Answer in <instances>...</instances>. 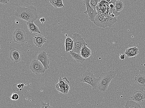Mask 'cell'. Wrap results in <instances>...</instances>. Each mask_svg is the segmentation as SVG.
Returning a JSON list of instances; mask_svg holds the SVG:
<instances>
[{"label":"cell","mask_w":145,"mask_h":108,"mask_svg":"<svg viewBox=\"0 0 145 108\" xmlns=\"http://www.w3.org/2000/svg\"><path fill=\"white\" fill-rule=\"evenodd\" d=\"M15 15L17 18L27 22H34L39 18L37 9L32 5L25 7L18 6L17 8Z\"/></svg>","instance_id":"obj_1"},{"label":"cell","mask_w":145,"mask_h":108,"mask_svg":"<svg viewBox=\"0 0 145 108\" xmlns=\"http://www.w3.org/2000/svg\"><path fill=\"white\" fill-rule=\"evenodd\" d=\"M116 75L117 72L114 71L102 73L99 78L98 88L101 91H106L111 81Z\"/></svg>","instance_id":"obj_2"},{"label":"cell","mask_w":145,"mask_h":108,"mask_svg":"<svg viewBox=\"0 0 145 108\" xmlns=\"http://www.w3.org/2000/svg\"><path fill=\"white\" fill-rule=\"evenodd\" d=\"M80 81L81 82L88 84L94 89H98L99 78H96L91 70H84L80 78Z\"/></svg>","instance_id":"obj_3"},{"label":"cell","mask_w":145,"mask_h":108,"mask_svg":"<svg viewBox=\"0 0 145 108\" xmlns=\"http://www.w3.org/2000/svg\"><path fill=\"white\" fill-rule=\"evenodd\" d=\"M72 39L74 42L72 51L80 54L83 46L85 45L87 46V44L81 35L76 33L73 34Z\"/></svg>","instance_id":"obj_4"},{"label":"cell","mask_w":145,"mask_h":108,"mask_svg":"<svg viewBox=\"0 0 145 108\" xmlns=\"http://www.w3.org/2000/svg\"><path fill=\"white\" fill-rule=\"evenodd\" d=\"M13 39L14 42L22 43L27 39V34L24 29L16 28L13 34Z\"/></svg>","instance_id":"obj_5"},{"label":"cell","mask_w":145,"mask_h":108,"mask_svg":"<svg viewBox=\"0 0 145 108\" xmlns=\"http://www.w3.org/2000/svg\"><path fill=\"white\" fill-rule=\"evenodd\" d=\"M30 70L36 75L43 74L45 72L46 70L42 64L37 59L32 60L30 66Z\"/></svg>","instance_id":"obj_6"},{"label":"cell","mask_w":145,"mask_h":108,"mask_svg":"<svg viewBox=\"0 0 145 108\" xmlns=\"http://www.w3.org/2000/svg\"><path fill=\"white\" fill-rule=\"evenodd\" d=\"M90 0H85L84 1V4L86 8V11L84 12L86 15L88 16V18L91 21L93 22L96 16L98 13L96 10L93 9L89 4Z\"/></svg>","instance_id":"obj_7"},{"label":"cell","mask_w":145,"mask_h":108,"mask_svg":"<svg viewBox=\"0 0 145 108\" xmlns=\"http://www.w3.org/2000/svg\"><path fill=\"white\" fill-rule=\"evenodd\" d=\"M37 59L41 62L44 66L46 70L49 68L50 63V58L48 54L45 51L40 52L37 56Z\"/></svg>","instance_id":"obj_8"},{"label":"cell","mask_w":145,"mask_h":108,"mask_svg":"<svg viewBox=\"0 0 145 108\" xmlns=\"http://www.w3.org/2000/svg\"><path fill=\"white\" fill-rule=\"evenodd\" d=\"M94 24L100 27L105 28L108 27L106 17L98 13L93 22Z\"/></svg>","instance_id":"obj_9"},{"label":"cell","mask_w":145,"mask_h":108,"mask_svg":"<svg viewBox=\"0 0 145 108\" xmlns=\"http://www.w3.org/2000/svg\"><path fill=\"white\" fill-rule=\"evenodd\" d=\"M10 59L14 63H16L21 61L22 58V54L18 49L13 48L11 50L9 54Z\"/></svg>","instance_id":"obj_10"},{"label":"cell","mask_w":145,"mask_h":108,"mask_svg":"<svg viewBox=\"0 0 145 108\" xmlns=\"http://www.w3.org/2000/svg\"><path fill=\"white\" fill-rule=\"evenodd\" d=\"M131 99L134 102L140 103L145 99V94L140 91L135 90L131 97Z\"/></svg>","instance_id":"obj_11"},{"label":"cell","mask_w":145,"mask_h":108,"mask_svg":"<svg viewBox=\"0 0 145 108\" xmlns=\"http://www.w3.org/2000/svg\"><path fill=\"white\" fill-rule=\"evenodd\" d=\"M33 42L35 45L38 48H41L46 42V39L42 34H38L33 36Z\"/></svg>","instance_id":"obj_12"},{"label":"cell","mask_w":145,"mask_h":108,"mask_svg":"<svg viewBox=\"0 0 145 108\" xmlns=\"http://www.w3.org/2000/svg\"><path fill=\"white\" fill-rule=\"evenodd\" d=\"M27 25L30 33H38L39 34H42L38 27L34 23V22H27Z\"/></svg>","instance_id":"obj_13"},{"label":"cell","mask_w":145,"mask_h":108,"mask_svg":"<svg viewBox=\"0 0 145 108\" xmlns=\"http://www.w3.org/2000/svg\"><path fill=\"white\" fill-rule=\"evenodd\" d=\"M134 80L138 85L145 87V76L144 75L139 74L135 77Z\"/></svg>","instance_id":"obj_14"},{"label":"cell","mask_w":145,"mask_h":108,"mask_svg":"<svg viewBox=\"0 0 145 108\" xmlns=\"http://www.w3.org/2000/svg\"><path fill=\"white\" fill-rule=\"evenodd\" d=\"M91 53V50L87 47L86 45H85L83 46L81 51L80 54L83 58L86 59L92 56Z\"/></svg>","instance_id":"obj_15"},{"label":"cell","mask_w":145,"mask_h":108,"mask_svg":"<svg viewBox=\"0 0 145 108\" xmlns=\"http://www.w3.org/2000/svg\"><path fill=\"white\" fill-rule=\"evenodd\" d=\"M70 52L72 58L76 60L77 62L82 63L85 61L86 59L83 58L80 54L77 53L72 51H71Z\"/></svg>","instance_id":"obj_16"},{"label":"cell","mask_w":145,"mask_h":108,"mask_svg":"<svg viewBox=\"0 0 145 108\" xmlns=\"http://www.w3.org/2000/svg\"><path fill=\"white\" fill-rule=\"evenodd\" d=\"M65 83L69 84L70 83L69 81L67 79L66 77L62 78L60 77L59 79V82L58 83L56 84V88L59 91L62 88L63 86Z\"/></svg>","instance_id":"obj_17"},{"label":"cell","mask_w":145,"mask_h":108,"mask_svg":"<svg viewBox=\"0 0 145 108\" xmlns=\"http://www.w3.org/2000/svg\"><path fill=\"white\" fill-rule=\"evenodd\" d=\"M125 108H142L140 105L133 101H128L125 104Z\"/></svg>","instance_id":"obj_18"},{"label":"cell","mask_w":145,"mask_h":108,"mask_svg":"<svg viewBox=\"0 0 145 108\" xmlns=\"http://www.w3.org/2000/svg\"><path fill=\"white\" fill-rule=\"evenodd\" d=\"M107 19L108 27H112V26L117 21V18H113L108 15L106 17Z\"/></svg>","instance_id":"obj_19"},{"label":"cell","mask_w":145,"mask_h":108,"mask_svg":"<svg viewBox=\"0 0 145 108\" xmlns=\"http://www.w3.org/2000/svg\"><path fill=\"white\" fill-rule=\"evenodd\" d=\"M124 5L123 1H117L116 2L115 9L118 12L122 11L124 9Z\"/></svg>","instance_id":"obj_20"},{"label":"cell","mask_w":145,"mask_h":108,"mask_svg":"<svg viewBox=\"0 0 145 108\" xmlns=\"http://www.w3.org/2000/svg\"><path fill=\"white\" fill-rule=\"evenodd\" d=\"M120 15V13L117 12L115 9L111 10L109 13V15L113 18H117Z\"/></svg>","instance_id":"obj_21"},{"label":"cell","mask_w":145,"mask_h":108,"mask_svg":"<svg viewBox=\"0 0 145 108\" xmlns=\"http://www.w3.org/2000/svg\"><path fill=\"white\" fill-rule=\"evenodd\" d=\"M99 1V0H90L89 4L93 9L96 10L97 6Z\"/></svg>","instance_id":"obj_22"},{"label":"cell","mask_w":145,"mask_h":108,"mask_svg":"<svg viewBox=\"0 0 145 108\" xmlns=\"http://www.w3.org/2000/svg\"><path fill=\"white\" fill-rule=\"evenodd\" d=\"M138 50H139V49L137 48L136 46L131 47V48H128L126 50V51L125 52V54L126 55V54L127 53L132 52L135 51H138Z\"/></svg>","instance_id":"obj_23"},{"label":"cell","mask_w":145,"mask_h":108,"mask_svg":"<svg viewBox=\"0 0 145 108\" xmlns=\"http://www.w3.org/2000/svg\"><path fill=\"white\" fill-rule=\"evenodd\" d=\"M140 51H135L132 52L127 53L126 54L127 57H136L137 55L139 54Z\"/></svg>","instance_id":"obj_24"},{"label":"cell","mask_w":145,"mask_h":108,"mask_svg":"<svg viewBox=\"0 0 145 108\" xmlns=\"http://www.w3.org/2000/svg\"><path fill=\"white\" fill-rule=\"evenodd\" d=\"M19 96L18 94L13 93H12V95L10 97V98L12 100L16 101L18 100L19 99Z\"/></svg>","instance_id":"obj_25"},{"label":"cell","mask_w":145,"mask_h":108,"mask_svg":"<svg viewBox=\"0 0 145 108\" xmlns=\"http://www.w3.org/2000/svg\"><path fill=\"white\" fill-rule=\"evenodd\" d=\"M64 7H65V6L63 5L62 0H58L56 9Z\"/></svg>","instance_id":"obj_26"},{"label":"cell","mask_w":145,"mask_h":108,"mask_svg":"<svg viewBox=\"0 0 145 108\" xmlns=\"http://www.w3.org/2000/svg\"><path fill=\"white\" fill-rule=\"evenodd\" d=\"M116 1H111L109 2V7L111 10L115 8V5Z\"/></svg>","instance_id":"obj_27"},{"label":"cell","mask_w":145,"mask_h":108,"mask_svg":"<svg viewBox=\"0 0 145 108\" xmlns=\"http://www.w3.org/2000/svg\"><path fill=\"white\" fill-rule=\"evenodd\" d=\"M41 103L42 104V106L44 108H53L52 106L50 105L49 102L46 103L45 102H41Z\"/></svg>","instance_id":"obj_28"},{"label":"cell","mask_w":145,"mask_h":108,"mask_svg":"<svg viewBox=\"0 0 145 108\" xmlns=\"http://www.w3.org/2000/svg\"><path fill=\"white\" fill-rule=\"evenodd\" d=\"M58 0H50V4L55 8H56Z\"/></svg>","instance_id":"obj_29"},{"label":"cell","mask_w":145,"mask_h":108,"mask_svg":"<svg viewBox=\"0 0 145 108\" xmlns=\"http://www.w3.org/2000/svg\"><path fill=\"white\" fill-rule=\"evenodd\" d=\"M73 40L71 38L68 37L65 39V42L66 43L73 44Z\"/></svg>","instance_id":"obj_30"},{"label":"cell","mask_w":145,"mask_h":108,"mask_svg":"<svg viewBox=\"0 0 145 108\" xmlns=\"http://www.w3.org/2000/svg\"><path fill=\"white\" fill-rule=\"evenodd\" d=\"M73 48V45H71L69 46L65 47L66 52H68L72 51Z\"/></svg>","instance_id":"obj_31"},{"label":"cell","mask_w":145,"mask_h":108,"mask_svg":"<svg viewBox=\"0 0 145 108\" xmlns=\"http://www.w3.org/2000/svg\"><path fill=\"white\" fill-rule=\"evenodd\" d=\"M10 0H0V3L3 4H7Z\"/></svg>","instance_id":"obj_32"},{"label":"cell","mask_w":145,"mask_h":108,"mask_svg":"<svg viewBox=\"0 0 145 108\" xmlns=\"http://www.w3.org/2000/svg\"><path fill=\"white\" fill-rule=\"evenodd\" d=\"M125 54H124L122 55L121 54H120V59L121 60L123 61L125 58Z\"/></svg>","instance_id":"obj_33"},{"label":"cell","mask_w":145,"mask_h":108,"mask_svg":"<svg viewBox=\"0 0 145 108\" xmlns=\"http://www.w3.org/2000/svg\"><path fill=\"white\" fill-rule=\"evenodd\" d=\"M40 21L43 24L45 22V19L44 18L42 17L40 19Z\"/></svg>","instance_id":"obj_34"},{"label":"cell","mask_w":145,"mask_h":108,"mask_svg":"<svg viewBox=\"0 0 145 108\" xmlns=\"http://www.w3.org/2000/svg\"><path fill=\"white\" fill-rule=\"evenodd\" d=\"M17 87L18 88L20 89L21 88V87H22V85H21V84H18L17 85Z\"/></svg>","instance_id":"obj_35"},{"label":"cell","mask_w":145,"mask_h":108,"mask_svg":"<svg viewBox=\"0 0 145 108\" xmlns=\"http://www.w3.org/2000/svg\"><path fill=\"white\" fill-rule=\"evenodd\" d=\"M21 85L22 86V87H23V88L24 87V84L23 83H22L21 84Z\"/></svg>","instance_id":"obj_36"},{"label":"cell","mask_w":145,"mask_h":108,"mask_svg":"<svg viewBox=\"0 0 145 108\" xmlns=\"http://www.w3.org/2000/svg\"><path fill=\"white\" fill-rule=\"evenodd\" d=\"M16 24H18V23H19V22H18V21H17V22H16Z\"/></svg>","instance_id":"obj_37"},{"label":"cell","mask_w":145,"mask_h":108,"mask_svg":"<svg viewBox=\"0 0 145 108\" xmlns=\"http://www.w3.org/2000/svg\"><path fill=\"white\" fill-rule=\"evenodd\" d=\"M41 108H44L43 106L41 107Z\"/></svg>","instance_id":"obj_38"}]
</instances>
